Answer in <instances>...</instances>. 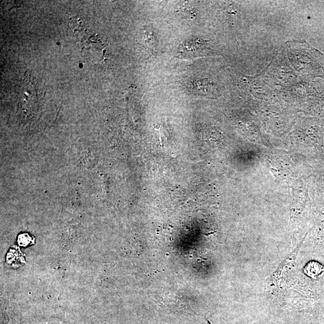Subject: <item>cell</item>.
Wrapping results in <instances>:
<instances>
[{
	"instance_id": "1",
	"label": "cell",
	"mask_w": 324,
	"mask_h": 324,
	"mask_svg": "<svg viewBox=\"0 0 324 324\" xmlns=\"http://www.w3.org/2000/svg\"><path fill=\"white\" fill-rule=\"evenodd\" d=\"M207 41L201 38H193L184 42L178 50V54L181 58H193L205 54Z\"/></svg>"
},
{
	"instance_id": "2",
	"label": "cell",
	"mask_w": 324,
	"mask_h": 324,
	"mask_svg": "<svg viewBox=\"0 0 324 324\" xmlns=\"http://www.w3.org/2000/svg\"><path fill=\"white\" fill-rule=\"evenodd\" d=\"M309 268V271L308 274H310V275L312 277H316L319 275L321 274L324 271V268L322 265H319L317 262H312L308 266Z\"/></svg>"
}]
</instances>
